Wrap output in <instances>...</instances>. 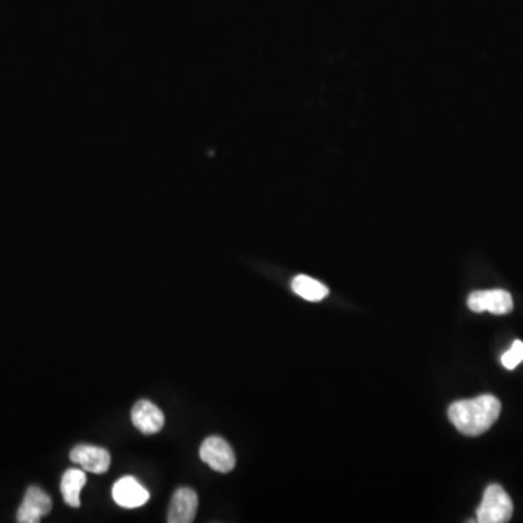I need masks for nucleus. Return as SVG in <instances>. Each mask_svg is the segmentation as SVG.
Returning a JSON list of instances; mask_svg holds the SVG:
<instances>
[{"label": "nucleus", "mask_w": 523, "mask_h": 523, "mask_svg": "<svg viewBox=\"0 0 523 523\" xmlns=\"http://www.w3.org/2000/svg\"><path fill=\"white\" fill-rule=\"evenodd\" d=\"M502 404L490 394L471 400L452 403L448 418L457 429L466 436H479L490 429L499 419Z\"/></svg>", "instance_id": "f257e3e1"}, {"label": "nucleus", "mask_w": 523, "mask_h": 523, "mask_svg": "<svg viewBox=\"0 0 523 523\" xmlns=\"http://www.w3.org/2000/svg\"><path fill=\"white\" fill-rule=\"evenodd\" d=\"M513 515L511 497L499 484H491L484 491L483 502L477 509V522L506 523Z\"/></svg>", "instance_id": "f03ea898"}, {"label": "nucleus", "mask_w": 523, "mask_h": 523, "mask_svg": "<svg viewBox=\"0 0 523 523\" xmlns=\"http://www.w3.org/2000/svg\"><path fill=\"white\" fill-rule=\"evenodd\" d=\"M199 457L219 473H230L235 466V455L230 443L221 436H210L199 448Z\"/></svg>", "instance_id": "7ed1b4c3"}, {"label": "nucleus", "mask_w": 523, "mask_h": 523, "mask_svg": "<svg viewBox=\"0 0 523 523\" xmlns=\"http://www.w3.org/2000/svg\"><path fill=\"white\" fill-rule=\"evenodd\" d=\"M468 307L471 311H488L496 316L509 314L513 310V298L511 292L504 289H488V291L471 292L468 296Z\"/></svg>", "instance_id": "20e7f679"}, {"label": "nucleus", "mask_w": 523, "mask_h": 523, "mask_svg": "<svg viewBox=\"0 0 523 523\" xmlns=\"http://www.w3.org/2000/svg\"><path fill=\"white\" fill-rule=\"evenodd\" d=\"M51 507V497L40 487L31 486L25 493L17 520L19 523H38L42 516L49 515Z\"/></svg>", "instance_id": "39448f33"}, {"label": "nucleus", "mask_w": 523, "mask_h": 523, "mask_svg": "<svg viewBox=\"0 0 523 523\" xmlns=\"http://www.w3.org/2000/svg\"><path fill=\"white\" fill-rule=\"evenodd\" d=\"M70 459L92 474H104L110 470L111 455L105 448L95 445L74 446Z\"/></svg>", "instance_id": "423d86ee"}, {"label": "nucleus", "mask_w": 523, "mask_h": 523, "mask_svg": "<svg viewBox=\"0 0 523 523\" xmlns=\"http://www.w3.org/2000/svg\"><path fill=\"white\" fill-rule=\"evenodd\" d=\"M112 499L126 509L142 507L150 500V493L135 477H122L112 487Z\"/></svg>", "instance_id": "0eeeda50"}, {"label": "nucleus", "mask_w": 523, "mask_h": 523, "mask_svg": "<svg viewBox=\"0 0 523 523\" xmlns=\"http://www.w3.org/2000/svg\"><path fill=\"white\" fill-rule=\"evenodd\" d=\"M198 511V495L192 488L182 487L174 491L172 496L167 522L169 523H191Z\"/></svg>", "instance_id": "6e6552de"}, {"label": "nucleus", "mask_w": 523, "mask_h": 523, "mask_svg": "<svg viewBox=\"0 0 523 523\" xmlns=\"http://www.w3.org/2000/svg\"><path fill=\"white\" fill-rule=\"evenodd\" d=\"M131 420L142 434L155 435L165 427V414L149 400H138L131 411Z\"/></svg>", "instance_id": "1a4fd4ad"}, {"label": "nucleus", "mask_w": 523, "mask_h": 523, "mask_svg": "<svg viewBox=\"0 0 523 523\" xmlns=\"http://www.w3.org/2000/svg\"><path fill=\"white\" fill-rule=\"evenodd\" d=\"M85 484V471L78 468H70L65 471L60 484L61 495L65 504H69L70 507H81V493Z\"/></svg>", "instance_id": "9d476101"}, {"label": "nucleus", "mask_w": 523, "mask_h": 523, "mask_svg": "<svg viewBox=\"0 0 523 523\" xmlns=\"http://www.w3.org/2000/svg\"><path fill=\"white\" fill-rule=\"evenodd\" d=\"M291 288L296 296L307 301H321L329 296V288L325 284L307 275L296 276L292 280Z\"/></svg>", "instance_id": "9b49d317"}, {"label": "nucleus", "mask_w": 523, "mask_h": 523, "mask_svg": "<svg viewBox=\"0 0 523 523\" xmlns=\"http://www.w3.org/2000/svg\"><path fill=\"white\" fill-rule=\"evenodd\" d=\"M520 362H523V342L515 341L511 348L504 353L502 357V364L504 368L515 369L516 366L519 365Z\"/></svg>", "instance_id": "f8f14e48"}]
</instances>
